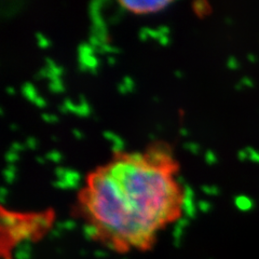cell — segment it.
<instances>
[{
    "label": "cell",
    "mask_w": 259,
    "mask_h": 259,
    "mask_svg": "<svg viewBox=\"0 0 259 259\" xmlns=\"http://www.w3.org/2000/svg\"><path fill=\"white\" fill-rule=\"evenodd\" d=\"M89 44H90L95 49H99L102 46L101 40L95 36H92V35H90V37H89Z\"/></svg>",
    "instance_id": "obj_23"
},
{
    "label": "cell",
    "mask_w": 259,
    "mask_h": 259,
    "mask_svg": "<svg viewBox=\"0 0 259 259\" xmlns=\"http://www.w3.org/2000/svg\"><path fill=\"white\" fill-rule=\"evenodd\" d=\"M183 196H187V197H192L194 196V192H193V189L190 185L188 184H185L183 186Z\"/></svg>",
    "instance_id": "obj_22"
},
{
    "label": "cell",
    "mask_w": 259,
    "mask_h": 259,
    "mask_svg": "<svg viewBox=\"0 0 259 259\" xmlns=\"http://www.w3.org/2000/svg\"><path fill=\"white\" fill-rule=\"evenodd\" d=\"M122 83L126 87L127 92H133V90H134V81L131 77L124 76L123 79H122Z\"/></svg>",
    "instance_id": "obj_19"
},
{
    "label": "cell",
    "mask_w": 259,
    "mask_h": 259,
    "mask_svg": "<svg viewBox=\"0 0 259 259\" xmlns=\"http://www.w3.org/2000/svg\"><path fill=\"white\" fill-rule=\"evenodd\" d=\"M120 19H121V15L118 14V13H116L115 15L111 16V18L109 19V22L112 23V24H116V23H118V21H119Z\"/></svg>",
    "instance_id": "obj_43"
},
{
    "label": "cell",
    "mask_w": 259,
    "mask_h": 259,
    "mask_svg": "<svg viewBox=\"0 0 259 259\" xmlns=\"http://www.w3.org/2000/svg\"><path fill=\"white\" fill-rule=\"evenodd\" d=\"M119 4L135 13H148L164 10V8L171 5V0H158V2H133V0H119Z\"/></svg>",
    "instance_id": "obj_2"
},
{
    "label": "cell",
    "mask_w": 259,
    "mask_h": 259,
    "mask_svg": "<svg viewBox=\"0 0 259 259\" xmlns=\"http://www.w3.org/2000/svg\"><path fill=\"white\" fill-rule=\"evenodd\" d=\"M29 220L34 222L40 229H47L50 226V220L44 214H34L29 216Z\"/></svg>",
    "instance_id": "obj_7"
},
{
    "label": "cell",
    "mask_w": 259,
    "mask_h": 259,
    "mask_svg": "<svg viewBox=\"0 0 259 259\" xmlns=\"http://www.w3.org/2000/svg\"><path fill=\"white\" fill-rule=\"evenodd\" d=\"M180 133H181V135H183V136H187V135H188L187 128H186V127H181Z\"/></svg>",
    "instance_id": "obj_50"
},
{
    "label": "cell",
    "mask_w": 259,
    "mask_h": 259,
    "mask_svg": "<svg viewBox=\"0 0 259 259\" xmlns=\"http://www.w3.org/2000/svg\"><path fill=\"white\" fill-rule=\"evenodd\" d=\"M103 5H105L103 0H93L89 4V12H90V18L92 21L90 31L91 35L99 38L102 44H107V29L100 13V9Z\"/></svg>",
    "instance_id": "obj_1"
},
{
    "label": "cell",
    "mask_w": 259,
    "mask_h": 259,
    "mask_svg": "<svg viewBox=\"0 0 259 259\" xmlns=\"http://www.w3.org/2000/svg\"><path fill=\"white\" fill-rule=\"evenodd\" d=\"M6 92H7L8 94L13 95V94H14V89H13L12 87H7V88H6Z\"/></svg>",
    "instance_id": "obj_49"
},
{
    "label": "cell",
    "mask_w": 259,
    "mask_h": 259,
    "mask_svg": "<svg viewBox=\"0 0 259 259\" xmlns=\"http://www.w3.org/2000/svg\"><path fill=\"white\" fill-rule=\"evenodd\" d=\"M147 32H148V37H151L153 39H159L161 37V34H160V31L158 29L148 28Z\"/></svg>",
    "instance_id": "obj_34"
},
{
    "label": "cell",
    "mask_w": 259,
    "mask_h": 259,
    "mask_svg": "<svg viewBox=\"0 0 259 259\" xmlns=\"http://www.w3.org/2000/svg\"><path fill=\"white\" fill-rule=\"evenodd\" d=\"M35 37L37 38V44H38V47L39 48H42V49H46L48 48L49 46L51 45V42L49 41V40L41 34V32H35Z\"/></svg>",
    "instance_id": "obj_14"
},
{
    "label": "cell",
    "mask_w": 259,
    "mask_h": 259,
    "mask_svg": "<svg viewBox=\"0 0 259 259\" xmlns=\"http://www.w3.org/2000/svg\"><path fill=\"white\" fill-rule=\"evenodd\" d=\"M41 118H42L45 122H48V123H54V122H58V121H59L58 117H56L55 115H50V113H42Z\"/></svg>",
    "instance_id": "obj_21"
},
{
    "label": "cell",
    "mask_w": 259,
    "mask_h": 259,
    "mask_svg": "<svg viewBox=\"0 0 259 259\" xmlns=\"http://www.w3.org/2000/svg\"><path fill=\"white\" fill-rule=\"evenodd\" d=\"M121 50L116 47H111L108 44H102V46L99 49H95V53H101V54H105V53H120Z\"/></svg>",
    "instance_id": "obj_10"
},
{
    "label": "cell",
    "mask_w": 259,
    "mask_h": 259,
    "mask_svg": "<svg viewBox=\"0 0 259 259\" xmlns=\"http://www.w3.org/2000/svg\"><path fill=\"white\" fill-rule=\"evenodd\" d=\"M36 161L38 162L39 164H45V158L41 156H37L36 157Z\"/></svg>",
    "instance_id": "obj_47"
},
{
    "label": "cell",
    "mask_w": 259,
    "mask_h": 259,
    "mask_svg": "<svg viewBox=\"0 0 259 259\" xmlns=\"http://www.w3.org/2000/svg\"><path fill=\"white\" fill-rule=\"evenodd\" d=\"M187 224H188V221H187V218H185V217H180L176 221V227H180V228H182V227L186 226Z\"/></svg>",
    "instance_id": "obj_36"
},
{
    "label": "cell",
    "mask_w": 259,
    "mask_h": 259,
    "mask_svg": "<svg viewBox=\"0 0 259 259\" xmlns=\"http://www.w3.org/2000/svg\"><path fill=\"white\" fill-rule=\"evenodd\" d=\"M7 168L10 169V171H12V172H16V167L14 166L13 163H8L7 164Z\"/></svg>",
    "instance_id": "obj_48"
},
{
    "label": "cell",
    "mask_w": 259,
    "mask_h": 259,
    "mask_svg": "<svg viewBox=\"0 0 259 259\" xmlns=\"http://www.w3.org/2000/svg\"><path fill=\"white\" fill-rule=\"evenodd\" d=\"M48 88L49 90L53 93H61L64 91V85L62 83V80L55 81V82H49Z\"/></svg>",
    "instance_id": "obj_15"
},
{
    "label": "cell",
    "mask_w": 259,
    "mask_h": 259,
    "mask_svg": "<svg viewBox=\"0 0 259 259\" xmlns=\"http://www.w3.org/2000/svg\"><path fill=\"white\" fill-rule=\"evenodd\" d=\"M103 136L105 137V139H107L108 141H111L113 144L124 146L123 140L121 139L120 136L116 135L115 133H112V132H110V131H104V132H103Z\"/></svg>",
    "instance_id": "obj_12"
},
{
    "label": "cell",
    "mask_w": 259,
    "mask_h": 259,
    "mask_svg": "<svg viewBox=\"0 0 259 259\" xmlns=\"http://www.w3.org/2000/svg\"><path fill=\"white\" fill-rule=\"evenodd\" d=\"M64 227H66V228H74L75 227V222L72 221H68L64 224Z\"/></svg>",
    "instance_id": "obj_45"
},
{
    "label": "cell",
    "mask_w": 259,
    "mask_h": 259,
    "mask_svg": "<svg viewBox=\"0 0 259 259\" xmlns=\"http://www.w3.org/2000/svg\"><path fill=\"white\" fill-rule=\"evenodd\" d=\"M107 63L109 65H115L116 60H115V58H112V56H108V58H107Z\"/></svg>",
    "instance_id": "obj_51"
},
{
    "label": "cell",
    "mask_w": 259,
    "mask_h": 259,
    "mask_svg": "<svg viewBox=\"0 0 259 259\" xmlns=\"http://www.w3.org/2000/svg\"><path fill=\"white\" fill-rule=\"evenodd\" d=\"M158 30L160 31L161 35H164V36H167L168 32H169V28L166 25H160L158 27Z\"/></svg>",
    "instance_id": "obj_38"
},
{
    "label": "cell",
    "mask_w": 259,
    "mask_h": 259,
    "mask_svg": "<svg viewBox=\"0 0 259 259\" xmlns=\"http://www.w3.org/2000/svg\"><path fill=\"white\" fill-rule=\"evenodd\" d=\"M117 89H118V91H119L121 94H125V93H127V89H126V87H125L122 82L118 84Z\"/></svg>",
    "instance_id": "obj_40"
},
{
    "label": "cell",
    "mask_w": 259,
    "mask_h": 259,
    "mask_svg": "<svg viewBox=\"0 0 259 259\" xmlns=\"http://www.w3.org/2000/svg\"><path fill=\"white\" fill-rule=\"evenodd\" d=\"M78 55H94L95 48H93L90 44L82 42L78 46Z\"/></svg>",
    "instance_id": "obj_9"
},
{
    "label": "cell",
    "mask_w": 259,
    "mask_h": 259,
    "mask_svg": "<svg viewBox=\"0 0 259 259\" xmlns=\"http://www.w3.org/2000/svg\"><path fill=\"white\" fill-rule=\"evenodd\" d=\"M174 74H175V76L177 77V78H183V72L181 71V70H175V72H174Z\"/></svg>",
    "instance_id": "obj_53"
},
{
    "label": "cell",
    "mask_w": 259,
    "mask_h": 259,
    "mask_svg": "<svg viewBox=\"0 0 259 259\" xmlns=\"http://www.w3.org/2000/svg\"><path fill=\"white\" fill-rule=\"evenodd\" d=\"M158 40H159L160 45H162V46H167L168 42H169L168 37H167V36H164V35H161V37H160Z\"/></svg>",
    "instance_id": "obj_39"
},
{
    "label": "cell",
    "mask_w": 259,
    "mask_h": 259,
    "mask_svg": "<svg viewBox=\"0 0 259 259\" xmlns=\"http://www.w3.org/2000/svg\"><path fill=\"white\" fill-rule=\"evenodd\" d=\"M51 140H52L53 142H56V141H58V137H56L55 135H52V136H51Z\"/></svg>",
    "instance_id": "obj_57"
},
{
    "label": "cell",
    "mask_w": 259,
    "mask_h": 259,
    "mask_svg": "<svg viewBox=\"0 0 259 259\" xmlns=\"http://www.w3.org/2000/svg\"><path fill=\"white\" fill-rule=\"evenodd\" d=\"M123 158H124L125 160H127L128 162H131V163L136 164V165H140V164L145 163V162H147V161H146L145 157L142 155L141 152H131V153H127V155H125Z\"/></svg>",
    "instance_id": "obj_8"
},
{
    "label": "cell",
    "mask_w": 259,
    "mask_h": 259,
    "mask_svg": "<svg viewBox=\"0 0 259 259\" xmlns=\"http://www.w3.org/2000/svg\"><path fill=\"white\" fill-rule=\"evenodd\" d=\"M9 127H10V130H12V131H16V130H18V125H15V124H10L9 125Z\"/></svg>",
    "instance_id": "obj_54"
},
{
    "label": "cell",
    "mask_w": 259,
    "mask_h": 259,
    "mask_svg": "<svg viewBox=\"0 0 259 259\" xmlns=\"http://www.w3.org/2000/svg\"><path fill=\"white\" fill-rule=\"evenodd\" d=\"M148 27H142L139 31V38L142 40V41H146L148 38Z\"/></svg>",
    "instance_id": "obj_30"
},
{
    "label": "cell",
    "mask_w": 259,
    "mask_h": 259,
    "mask_svg": "<svg viewBox=\"0 0 259 259\" xmlns=\"http://www.w3.org/2000/svg\"><path fill=\"white\" fill-rule=\"evenodd\" d=\"M23 149H25V146L20 144V143H16V142L12 143L11 146H10V150H12V151H14V152L21 151V150H23Z\"/></svg>",
    "instance_id": "obj_31"
},
{
    "label": "cell",
    "mask_w": 259,
    "mask_h": 259,
    "mask_svg": "<svg viewBox=\"0 0 259 259\" xmlns=\"http://www.w3.org/2000/svg\"><path fill=\"white\" fill-rule=\"evenodd\" d=\"M5 159H6L8 163H13V162H15L16 160L19 159V156H18V153H16V152H14L12 150H9V151L6 152Z\"/></svg>",
    "instance_id": "obj_20"
},
{
    "label": "cell",
    "mask_w": 259,
    "mask_h": 259,
    "mask_svg": "<svg viewBox=\"0 0 259 259\" xmlns=\"http://www.w3.org/2000/svg\"><path fill=\"white\" fill-rule=\"evenodd\" d=\"M71 132H72V135H74L77 140H81V139H82L83 135H82V133H81V132L79 131L78 128H72Z\"/></svg>",
    "instance_id": "obj_41"
},
{
    "label": "cell",
    "mask_w": 259,
    "mask_h": 259,
    "mask_svg": "<svg viewBox=\"0 0 259 259\" xmlns=\"http://www.w3.org/2000/svg\"><path fill=\"white\" fill-rule=\"evenodd\" d=\"M46 158H47L48 160H51V161L55 162V163H59V162L62 160L63 156H62V153L59 152L58 150H51V151H49V152L47 153Z\"/></svg>",
    "instance_id": "obj_16"
},
{
    "label": "cell",
    "mask_w": 259,
    "mask_h": 259,
    "mask_svg": "<svg viewBox=\"0 0 259 259\" xmlns=\"http://www.w3.org/2000/svg\"><path fill=\"white\" fill-rule=\"evenodd\" d=\"M25 146H26V147H28L29 149H36V147H37V140L35 139V137H32V136L27 137Z\"/></svg>",
    "instance_id": "obj_24"
},
{
    "label": "cell",
    "mask_w": 259,
    "mask_h": 259,
    "mask_svg": "<svg viewBox=\"0 0 259 259\" xmlns=\"http://www.w3.org/2000/svg\"><path fill=\"white\" fill-rule=\"evenodd\" d=\"M205 161L207 162L208 164H213L214 162L216 161V157H215V155L214 153L210 151V150H207L206 152H205Z\"/></svg>",
    "instance_id": "obj_28"
},
{
    "label": "cell",
    "mask_w": 259,
    "mask_h": 259,
    "mask_svg": "<svg viewBox=\"0 0 259 259\" xmlns=\"http://www.w3.org/2000/svg\"><path fill=\"white\" fill-rule=\"evenodd\" d=\"M3 176L5 178V182L7 184H12L14 178H15V172L10 171V169H8L7 167L3 171Z\"/></svg>",
    "instance_id": "obj_18"
},
{
    "label": "cell",
    "mask_w": 259,
    "mask_h": 259,
    "mask_svg": "<svg viewBox=\"0 0 259 259\" xmlns=\"http://www.w3.org/2000/svg\"><path fill=\"white\" fill-rule=\"evenodd\" d=\"M193 9L199 15H202L207 10V4L205 2H202V0H198V2L193 3Z\"/></svg>",
    "instance_id": "obj_13"
},
{
    "label": "cell",
    "mask_w": 259,
    "mask_h": 259,
    "mask_svg": "<svg viewBox=\"0 0 259 259\" xmlns=\"http://www.w3.org/2000/svg\"><path fill=\"white\" fill-rule=\"evenodd\" d=\"M0 115H4V110H3V108H0Z\"/></svg>",
    "instance_id": "obj_59"
},
{
    "label": "cell",
    "mask_w": 259,
    "mask_h": 259,
    "mask_svg": "<svg viewBox=\"0 0 259 259\" xmlns=\"http://www.w3.org/2000/svg\"><path fill=\"white\" fill-rule=\"evenodd\" d=\"M175 183L178 184V185H185V178L182 176V175H176L175 176Z\"/></svg>",
    "instance_id": "obj_42"
},
{
    "label": "cell",
    "mask_w": 259,
    "mask_h": 259,
    "mask_svg": "<svg viewBox=\"0 0 259 259\" xmlns=\"http://www.w3.org/2000/svg\"><path fill=\"white\" fill-rule=\"evenodd\" d=\"M58 108H59V110H60L62 113H67V112H68V109H67L66 107H65L63 104H62V105H59Z\"/></svg>",
    "instance_id": "obj_46"
},
{
    "label": "cell",
    "mask_w": 259,
    "mask_h": 259,
    "mask_svg": "<svg viewBox=\"0 0 259 259\" xmlns=\"http://www.w3.org/2000/svg\"><path fill=\"white\" fill-rule=\"evenodd\" d=\"M148 137H149V139L151 140V141H153V140H156V136L155 135H153V134H148Z\"/></svg>",
    "instance_id": "obj_56"
},
{
    "label": "cell",
    "mask_w": 259,
    "mask_h": 259,
    "mask_svg": "<svg viewBox=\"0 0 259 259\" xmlns=\"http://www.w3.org/2000/svg\"><path fill=\"white\" fill-rule=\"evenodd\" d=\"M153 101H156V102H158V101H159V99H158V97H156V96H155V97H153Z\"/></svg>",
    "instance_id": "obj_60"
},
{
    "label": "cell",
    "mask_w": 259,
    "mask_h": 259,
    "mask_svg": "<svg viewBox=\"0 0 259 259\" xmlns=\"http://www.w3.org/2000/svg\"><path fill=\"white\" fill-rule=\"evenodd\" d=\"M49 69L51 70V72L53 75H55V76H58V77H61V75L63 74V71H64V68L62 67V66H58V65H53V66H51V67H49Z\"/></svg>",
    "instance_id": "obj_26"
},
{
    "label": "cell",
    "mask_w": 259,
    "mask_h": 259,
    "mask_svg": "<svg viewBox=\"0 0 259 259\" xmlns=\"http://www.w3.org/2000/svg\"><path fill=\"white\" fill-rule=\"evenodd\" d=\"M72 113H75V115L80 117H87L91 113V108L89 106L87 99L83 94L79 95V104L78 105L76 104L75 109L72 111Z\"/></svg>",
    "instance_id": "obj_4"
},
{
    "label": "cell",
    "mask_w": 259,
    "mask_h": 259,
    "mask_svg": "<svg viewBox=\"0 0 259 259\" xmlns=\"http://www.w3.org/2000/svg\"><path fill=\"white\" fill-rule=\"evenodd\" d=\"M184 148L189 150L190 152H192L193 155H197L200 150V146L197 143H192V142H187L184 144Z\"/></svg>",
    "instance_id": "obj_17"
},
{
    "label": "cell",
    "mask_w": 259,
    "mask_h": 259,
    "mask_svg": "<svg viewBox=\"0 0 259 259\" xmlns=\"http://www.w3.org/2000/svg\"><path fill=\"white\" fill-rule=\"evenodd\" d=\"M34 104L36 105L37 107H40V108H42V107H45L46 106V101L42 99V97H40V96H38L37 99L35 100V102H34Z\"/></svg>",
    "instance_id": "obj_35"
},
{
    "label": "cell",
    "mask_w": 259,
    "mask_h": 259,
    "mask_svg": "<svg viewBox=\"0 0 259 259\" xmlns=\"http://www.w3.org/2000/svg\"><path fill=\"white\" fill-rule=\"evenodd\" d=\"M63 105H64V106L66 107V108L68 109V111H70V112L74 111L75 106H76V104L72 103L69 99H65V100H64V102H63Z\"/></svg>",
    "instance_id": "obj_32"
},
{
    "label": "cell",
    "mask_w": 259,
    "mask_h": 259,
    "mask_svg": "<svg viewBox=\"0 0 259 259\" xmlns=\"http://www.w3.org/2000/svg\"><path fill=\"white\" fill-rule=\"evenodd\" d=\"M80 178H81V175L79 172L71 168H66V173H65L63 180L66 182H79Z\"/></svg>",
    "instance_id": "obj_11"
},
{
    "label": "cell",
    "mask_w": 259,
    "mask_h": 259,
    "mask_svg": "<svg viewBox=\"0 0 259 259\" xmlns=\"http://www.w3.org/2000/svg\"><path fill=\"white\" fill-rule=\"evenodd\" d=\"M7 189L5 187H0V197H6Z\"/></svg>",
    "instance_id": "obj_52"
},
{
    "label": "cell",
    "mask_w": 259,
    "mask_h": 259,
    "mask_svg": "<svg viewBox=\"0 0 259 259\" xmlns=\"http://www.w3.org/2000/svg\"><path fill=\"white\" fill-rule=\"evenodd\" d=\"M198 207L202 210V212H207V210H208L209 207H210V204L208 203V202H206V201L200 200V201L198 202Z\"/></svg>",
    "instance_id": "obj_29"
},
{
    "label": "cell",
    "mask_w": 259,
    "mask_h": 259,
    "mask_svg": "<svg viewBox=\"0 0 259 259\" xmlns=\"http://www.w3.org/2000/svg\"><path fill=\"white\" fill-rule=\"evenodd\" d=\"M52 185L54 186L55 188H60V189L67 188V185H66V183L64 182V180H56V181H53V182H52Z\"/></svg>",
    "instance_id": "obj_33"
},
{
    "label": "cell",
    "mask_w": 259,
    "mask_h": 259,
    "mask_svg": "<svg viewBox=\"0 0 259 259\" xmlns=\"http://www.w3.org/2000/svg\"><path fill=\"white\" fill-rule=\"evenodd\" d=\"M181 209L186 214V216L189 218H193L194 214H196V206H194V203H193V198L183 196Z\"/></svg>",
    "instance_id": "obj_5"
},
{
    "label": "cell",
    "mask_w": 259,
    "mask_h": 259,
    "mask_svg": "<svg viewBox=\"0 0 259 259\" xmlns=\"http://www.w3.org/2000/svg\"><path fill=\"white\" fill-rule=\"evenodd\" d=\"M157 128H158V130H161V128H162V127H161V126H160V125H157Z\"/></svg>",
    "instance_id": "obj_61"
},
{
    "label": "cell",
    "mask_w": 259,
    "mask_h": 259,
    "mask_svg": "<svg viewBox=\"0 0 259 259\" xmlns=\"http://www.w3.org/2000/svg\"><path fill=\"white\" fill-rule=\"evenodd\" d=\"M45 61H46V64H47V66H48V67H51V66H53V65H55L54 61H53V60H51L50 58H46V59H45Z\"/></svg>",
    "instance_id": "obj_44"
},
{
    "label": "cell",
    "mask_w": 259,
    "mask_h": 259,
    "mask_svg": "<svg viewBox=\"0 0 259 259\" xmlns=\"http://www.w3.org/2000/svg\"><path fill=\"white\" fill-rule=\"evenodd\" d=\"M89 71H90L92 75H96V74H97V68H94V69H90V70H89Z\"/></svg>",
    "instance_id": "obj_55"
},
{
    "label": "cell",
    "mask_w": 259,
    "mask_h": 259,
    "mask_svg": "<svg viewBox=\"0 0 259 259\" xmlns=\"http://www.w3.org/2000/svg\"><path fill=\"white\" fill-rule=\"evenodd\" d=\"M20 221H21V218L13 213L5 212V210L2 213V226L4 229L10 230V229L14 228V227L19 224Z\"/></svg>",
    "instance_id": "obj_3"
},
{
    "label": "cell",
    "mask_w": 259,
    "mask_h": 259,
    "mask_svg": "<svg viewBox=\"0 0 259 259\" xmlns=\"http://www.w3.org/2000/svg\"><path fill=\"white\" fill-rule=\"evenodd\" d=\"M21 90H22V93H23L24 97H25V99H27L31 103H34L35 100L38 97L37 92H36V89L34 88V85H32L30 82L23 83Z\"/></svg>",
    "instance_id": "obj_6"
},
{
    "label": "cell",
    "mask_w": 259,
    "mask_h": 259,
    "mask_svg": "<svg viewBox=\"0 0 259 259\" xmlns=\"http://www.w3.org/2000/svg\"><path fill=\"white\" fill-rule=\"evenodd\" d=\"M201 190L203 191L204 193H207V194H217L218 193V188L217 187H209V186H206V185L202 186Z\"/></svg>",
    "instance_id": "obj_25"
},
{
    "label": "cell",
    "mask_w": 259,
    "mask_h": 259,
    "mask_svg": "<svg viewBox=\"0 0 259 259\" xmlns=\"http://www.w3.org/2000/svg\"><path fill=\"white\" fill-rule=\"evenodd\" d=\"M123 147L124 146H121V145H116V144H112L111 146V150L116 153V155H118V153H120L121 151L123 150Z\"/></svg>",
    "instance_id": "obj_37"
},
{
    "label": "cell",
    "mask_w": 259,
    "mask_h": 259,
    "mask_svg": "<svg viewBox=\"0 0 259 259\" xmlns=\"http://www.w3.org/2000/svg\"><path fill=\"white\" fill-rule=\"evenodd\" d=\"M0 203L2 204L5 203V197H0Z\"/></svg>",
    "instance_id": "obj_58"
},
{
    "label": "cell",
    "mask_w": 259,
    "mask_h": 259,
    "mask_svg": "<svg viewBox=\"0 0 259 259\" xmlns=\"http://www.w3.org/2000/svg\"><path fill=\"white\" fill-rule=\"evenodd\" d=\"M54 173L56 177H58V180H62V178H64L65 176V173H66V168H64L62 166H56L54 168Z\"/></svg>",
    "instance_id": "obj_27"
}]
</instances>
